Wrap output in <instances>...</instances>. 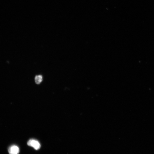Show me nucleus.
<instances>
[{
    "mask_svg": "<svg viewBox=\"0 0 154 154\" xmlns=\"http://www.w3.org/2000/svg\"><path fill=\"white\" fill-rule=\"evenodd\" d=\"M35 80V83L37 84H40L42 80V76L41 75L36 76Z\"/></svg>",
    "mask_w": 154,
    "mask_h": 154,
    "instance_id": "obj_3",
    "label": "nucleus"
},
{
    "mask_svg": "<svg viewBox=\"0 0 154 154\" xmlns=\"http://www.w3.org/2000/svg\"><path fill=\"white\" fill-rule=\"evenodd\" d=\"M8 151L9 154H18L19 152V149L17 146L13 145L9 148Z\"/></svg>",
    "mask_w": 154,
    "mask_h": 154,
    "instance_id": "obj_2",
    "label": "nucleus"
},
{
    "mask_svg": "<svg viewBox=\"0 0 154 154\" xmlns=\"http://www.w3.org/2000/svg\"><path fill=\"white\" fill-rule=\"evenodd\" d=\"M27 145L33 147L36 150L39 149L40 147V145L39 142L37 140L33 139L29 140L27 143Z\"/></svg>",
    "mask_w": 154,
    "mask_h": 154,
    "instance_id": "obj_1",
    "label": "nucleus"
}]
</instances>
